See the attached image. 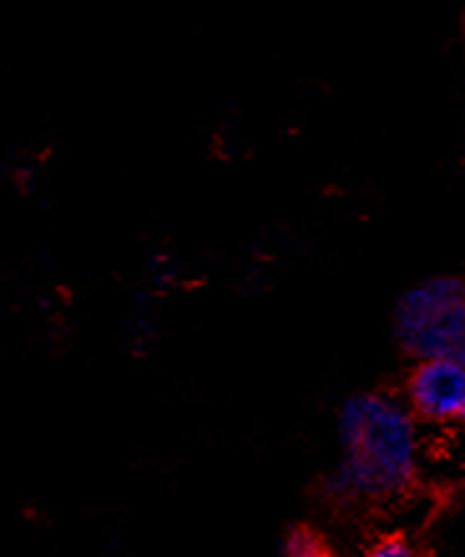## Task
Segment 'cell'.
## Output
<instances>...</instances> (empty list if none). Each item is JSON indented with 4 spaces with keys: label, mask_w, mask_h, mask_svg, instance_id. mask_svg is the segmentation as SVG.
<instances>
[{
    "label": "cell",
    "mask_w": 465,
    "mask_h": 557,
    "mask_svg": "<svg viewBox=\"0 0 465 557\" xmlns=\"http://www.w3.org/2000/svg\"><path fill=\"white\" fill-rule=\"evenodd\" d=\"M339 461L322 479L337 505L382 502L405 494L417 476V418L390 393L349 396L337 413Z\"/></svg>",
    "instance_id": "6da1fadb"
},
{
    "label": "cell",
    "mask_w": 465,
    "mask_h": 557,
    "mask_svg": "<svg viewBox=\"0 0 465 557\" xmlns=\"http://www.w3.org/2000/svg\"><path fill=\"white\" fill-rule=\"evenodd\" d=\"M392 332L415 360H453L465 366V278L438 274L400 294Z\"/></svg>",
    "instance_id": "7a4b0ae2"
},
{
    "label": "cell",
    "mask_w": 465,
    "mask_h": 557,
    "mask_svg": "<svg viewBox=\"0 0 465 557\" xmlns=\"http://www.w3.org/2000/svg\"><path fill=\"white\" fill-rule=\"evenodd\" d=\"M405 396L407 408L420 421H458L465 404V366L453 360H417Z\"/></svg>",
    "instance_id": "3957f363"
},
{
    "label": "cell",
    "mask_w": 465,
    "mask_h": 557,
    "mask_svg": "<svg viewBox=\"0 0 465 557\" xmlns=\"http://www.w3.org/2000/svg\"><path fill=\"white\" fill-rule=\"evenodd\" d=\"M281 553L286 557H322L329 553L327 540L309 524H293L284 532Z\"/></svg>",
    "instance_id": "277c9868"
},
{
    "label": "cell",
    "mask_w": 465,
    "mask_h": 557,
    "mask_svg": "<svg viewBox=\"0 0 465 557\" xmlns=\"http://www.w3.org/2000/svg\"><path fill=\"white\" fill-rule=\"evenodd\" d=\"M369 555H375V557H407V555H413V545H410L407 540L400 537V535L382 537L379 543L369 547Z\"/></svg>",
    "instance_id": "5b68a950"
},
{
    "label": "cell",
    "mask_w": 465,
    "mask_h": 557,
    "mask_svg": "<svg viewBox=\"0 0 465 557\" xmlns=\"http://www.w3.org/2000/svg\"><path fill=\"white\" fill-rule=\"evenodd\" d=\"M458 423H463V425H465V404H463V408H461V416H458Z\"/></svg>",
    "instance_id": "8992f818"
}]
</instances>
